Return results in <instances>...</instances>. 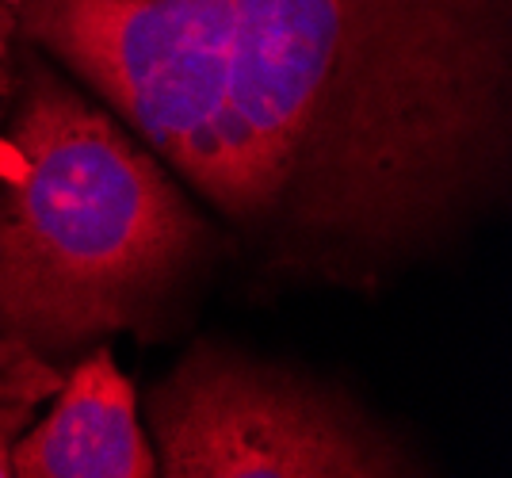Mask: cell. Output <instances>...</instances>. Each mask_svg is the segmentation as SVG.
Here are the masks:
<instances>
[{"instance_id": "obj_1", "label": "cell", "mask_w": 512, "mask_h": 478, "mask_svg": "<svg viewBox=\"0 0 512 478\" xmlns=\"http://www.w3.org/2000/svg\"><path fill=\"white\" fill-rule=\"evenodd\" d=\"M264 283L379 291L505 192L512 0H16Z\"/></svg>"}, {"instance_id": "obj_2", "label": "cell", "mask_w": 512, "mask_h": 478, "mask_svg": "<svg viewBox=\"0 0 512 478\" xmlns=\"http://www.w3.org/2000/svg\"><path fill=\"white\" fill-rule=\"evenodd\" d=\"M0 134V337L62 360L150 337L218 234L142 142L20 39Z\"/></svg>"}, {"instance_id": "obj_3", "label": "cell", "mask_w": 512, "mask_h": 478, "mask_svg": "<svg viewBox=\"0 0 512 478\" xmlns=\"http://www.w3.org/2000/svg\"><path fill=\"white\" fill-rule=\"evenodd\" d=\"M157 475L375 478L421 463L341 391L226 345H195L150 391Z\"/></svg>"}, {"instance_id": "obj_4", "label": "cell", "mask_w": 512, "mask_h": 478, "mask_svg": "<svg viewBox=\"0 0 512 478\" xmlns=\"http://www.w3.org/2000/svg\"><path fill=\"white\" fill-rule=\"evenodd\" d=\"M50 417L31 425L12 452V475L20 478H150L157 456L150 452L134 387L119 371L107 345L65 375L50 398Z\"/></svg>"}, {"instance_id": "obj_5", "label": "cell", "mask_w": 512, "mask_h": 478, "mask_svg": "<svg viewBox=\"0 0 512 478\" xmlns=\"http://www.w3.org/2000/svg\"><path fill=\"white\" fill-rule=\"evenodd\" d=\"M69 371L27 345L23 337H0V478L12 475V452L20 436L35 425V413L62 391Z\"/></svg>"}, {"instance_id": "obj_6", "label": "cell", "mask_w": 512, "mask_h": 478, "mask_svg": "<svg viewBox=\"0 0 512 478\" xmlns=\"http://www.w3.org/2000/svg\"><path fill=\"white\" fill-rule=\"evenodd\" d=\"M20 4L0 0V123L8 119V108L16 100V81H20Z\"/></svg>"}]
</instances>
